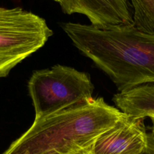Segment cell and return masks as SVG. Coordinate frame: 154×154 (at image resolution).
<instances>
[{
    "mask_svg": "<svg viewBox=\"0 0 154 154\" xmlns=\"http://www.w3.org/2000/svg\"><path fill=\"white\" fill-rule=\"evenodd\" d=\"M123 113L139 119H154V84H145L120 91L113 98Z\"/></svg>",
    "mask_w": 154,
    "mask_h": 154,
    "instance_id": "7",
    "label": "cell"
},
{
    "mask_svg": "<svg viewBox=\"0 0 154 154\" xmlns=\"http://www.w3.org/2000/svg\"><path fill=\"white\" fill-rule=\"evenodd\" d=\"M60 5L64 13L85 15L97 27L133 24L128 0H63Z\"/></svg>",
    "mask_w": 154,
    "mask_h": 154,
    "instance_id": "6",
    "label": "cell"
},
{
    "mask_svg": "<svg viewBox=\"0 0 154 154\" xmlns=\"http://www.w3.org/2000/svg\"><path fill=\"white\" fill-rule=\"evenodd\" d=\"M35 109V120L93 98L94 86L87 72L57 64L36 70L28 82Z\"/></svg>",
    "mask_w": 154,
    "mask_h": 154,
    "instance_id": "3",
    "label": "cell"
},
{
    "mask_svg": "<svg viewBox=\"0 0 154 154\" xmlns=\"http://www.w3.org/2000/svg\"><path fill=\"white\" fill-rule=\"evenodd\" d=\"M133 26L138 30L154 35V0H131Z\"/></svg>",
    "mask_w": 154,
    "mask_h": 154,
    "instance_id": "8",
    "label": "cell"
},
{
    "mask_svg": "<svg viewBox=\"0 0 154 154\" xmlns=\"http://www.w3.org/2000/svg\"><path fill=\"white\" fill-rule=\"evenodd\" d=\"M62 27L120 91L154 84V35L140 31L133 24L102 27L69 22Z\"/></svg>",
    "mask_w": 154,
    "mask_h": 154,
    "instance_id": "1",
    "label": "cell"
},
{
    "mask_svg": "<svg viewBox=\"0 0 154 154\" xmlns=\"http://www.w3.org/2000/svg\"><path fill=\"white\" fill-rule=\"evenodd\" d=\"M140 154H154V140L150 134H149V141L147 146Z\"/></svg>",
    "mask_w": 154,
    "mask_h": 154,
    "instance_id": "9",
    "label": "cell"
},
{
    "mask_svg": "<svg viewBox=\"0 0 154 154\" xmlns=\"http://www.w3.org/2000/svg\"><path fill=\"white\" fill-rule=\"evenodd\" d=\"M152 119V122H153V128H152V132L150 133V135H151L152 138L154 140V119Z\"/></svg>",
    "mask_w": 154,
    "mask_h": 154,
    "instance_id": "10",
    "label": "cell"
},
{
    "mask_svg": "<svg viewBox=\"0 0 154 154\" xmlns=\"http://www.w3.org/2000/svg\"><path fill=\"white\" fill-rule=\"evenodd\" d=\"M76 154H90V148H89L88 149H86V150L81 151V152H78V153H76Z\"/></svg>",
    "mask_w": 154,
    "mask_h": 154,
    "instance_id": "11",
    "label": "cell"
},
{
    "mask_svg": "<svg viewBox=\"0 0 154 154\" xmlns=\"http://www.w3.org/2000/svg\"><path fill=\"white\" fill-rule=\"evenodd\" d=\"M52 35L38 15L21 8L0 7V79L43 47Z\"/></svg>",
    "mask_w": 154,
    "mask_h": 154,
    "instance_id": "4",
    "label": "cell"
},
{
    "mask_svg": "<svg viewBox=\"0 0 154 154\" xmlns=\"http://www.w3.org/2000/svg\"><path fill=\"white\" fill-rule=\"evenodd\" d=\"M144 119L124 116L102 133L90 147V154H140L147 146Z\"/></svg>",
    "mask_w": 154,
    "mask_h": 154,
    "instance_id": "5",
    "label": "cell"
},
{
    "mask_svg": "<svg viewBox=\"0 0 154 154\" xmlns=\"http://www.w3.org/2000/svg\"><path fill=\"white\" fill-rule=\"evenodd\" d=\"M54 1H55V2H59V3H61L63 1V0H54Z\"/></svg>",
    "mask_w": 154,
    "mask_h": 154,
    "instance_id": "12",
    "label": "cell"
},
{
    "mask_svg": "<svg viewBox=\"0 0 154 154\" xmlns=\"http://www.w3.org/2000/svg\"><path fill=\"white\" fill-rule=\"evenodd\" d=\"M125 113L104 98H92L34 120L2 154H76L88 149Z\"/></svg>",
    "mask_w": 154,
    "mask_h": 154,
    "instance_id": "2",
    "label": "cell"
}]
</instances>
